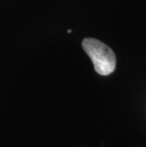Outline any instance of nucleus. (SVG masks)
<instances>
[{
  "instance_id": "1",
  "label": "nucleus",
  "mask_w": 146,
  "mask_h": 147,
  "mask_svg": "<svg viewBox=\"0 0 146 147\" xmlns=\"http://www.w3.org/2000/svg\"><path fill=\"white\" fill-rule=\"evenodd\" d=\"M85 53L91 59L95 71L102 76H107L116 68V55L104 43L94 38H85L82 43Z\"/></svg>"
}]
</instances>
